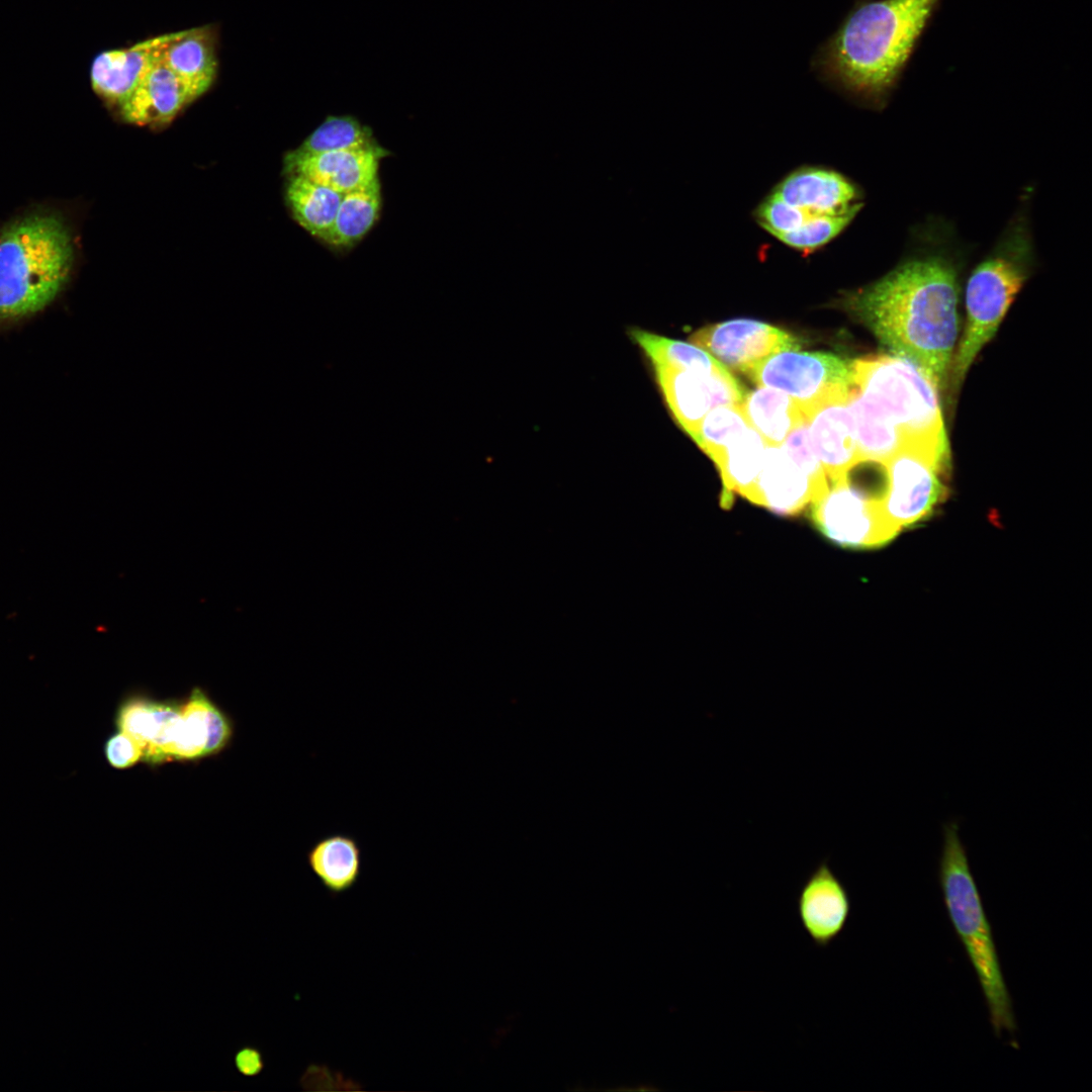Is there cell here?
I'll return each mask as SVG.
<instances>
[{
	"label": "cell",
	"instance_id": "1",
	"mask_svg": "<svg viewBox=\"0 0 1092 1092\" xmlns=\"http://www.w3.org/2000/svg\"><path fill=\"white\" fill-rule=\"evenodd\" d=\"M970 255L949 221L927 218L913 228L892 270L843 299L882 345L915 363L937 389L958 336L960 279Z\"/></svg>",
	"mask_w": 1092,
	"mask_h": 1092
},
{
	"label": "cell",
	"instance_id": "2",
	"mask_svg": "<svg viewBox=\"0 0 1092 1092\" xmlns=\"http://www.w3.org/2000/svg\"><path fill=\"white\" fill-rule=\"evenodd\" d=\"M940 2L855 0L812 57V70L855 102L883 110Z\"/></svg>",
	"mask_w": 1092,
	"mask_h": 1092
},
{
	"label": "cell",
	"instance_id": "3",
	"mask_svg": "<svg viewBox=\"0 0 1092 1092\" xmlns=\"http://www.w3.org/2000/svg\"><path fill=\"white\" fill-rule=\"evenodd\" d=\"M1032 194V188L1027 187L1001 235L967 279V321L952 361V392L959 389L975 357L994 336L1035 268L1037 256L1030 220Z\"/></svg>",
	"mask_w": 1092,
	"mask_h": 1092
},
{
	"label": "cell",
	"instance_id": "4",
	"mask_svg": "<svg viewBox=\"0 0 1092 1092\" xmlns=\"http://www.w3.org/2000/svg\"><path fill=\"white\" fill-rule=\"evenodd\" d=\"M74 245L63 217L36 210L0 231V326L32 315L64 289Z\"/></svg>",
	"mask_w": 1092,
	"mask_h": 1092
},
{
	"label": "cell",
	"instance_id": "5",
	"mask_svg": "<svg viewBox=\"0 0 1092 1092\" xmlns=\"http://www.w3.org/2000/svg\"><path fill=\"white\" fill-rule=\"evenodd\" d=\"M959 820L942 825L938 881L954 931L975 970L997 1036L1016 1028L1012 1000L1002 974L991 925L972 874Z\"/></svg>",
	"mask_w": 1092,
	"mask_h": 1092
},
{
	"label": "cell",
	"instance_id": "6",
	"mask_svg": "<svg viewBox=\"0 0 1092 1092\" xmlns=\"http://www.w3.org/2000/svg\"><path fill=\"white\" fill-rule=\"evenodd\" d=\"M856 389L901 431L905 445L947 447L937 387L912 361L896 356L852 360Z\"/></svg>",
	"mask_w": 1092,
	"mask_h": 1092
},
{
	"label": "cell",
	"instance_id": "7",
	"mask_svg": "<svg viewBox=\"0 0 1092 1092\" xmlns=\"http://www.w3.org/2000/svg\"><path fill=\"white\" fill-rule=\"evenodd\" d=\"M745 375L758 386L791 396L807 423L827 404L847 403L856 389L852 360L828 352L783 351L764 358Z\"/></svg>",
	"mask_w": 1092,
	"mask_h": 1092
},
{
	"label": "cell",
	"instance_id": "8",
	"mask_svg": "<svg viewBox=\"0 0 1092 1092\" xmlns=\"http://www.w3.org/2000/svg\"><path fill=\"white\" fill-rule=\"evenodd\" d=\"M947 463V447L910 444L883 464L886 485L880 506L898 533L929 518L944 499Z\"/></svg>",
	"mask_w": 1092,
	"mask_h": 1092
},
{
	"label": "cell",
	"instance_id": "9",
	"mask_svg": "<svg viewBox=\"0 0 1092 1092\" xmlns=\"http://www.w3.org/2000/svg\"><path fill=\"white\" fill-rule=\"evenodd\" d=\"M882 493L853 481L849 473L828 480L825 490L809 505V519L817 531L847 549L883 547L899 533L885 518Z\"/></svg>",
	"mask_w": 1092,
	"mask_h": 1092
},
{
	"label": "cell",
	"instance_id": "10",
	"mask_svg": "<svg viewBox=\"0 0 1092 1092\" xmlns=\"http://www.w3.org/2000/svg\"><path fill=\"white\" fill-rule=\"evenodd\" d=\"M654 369L674 419L693 440L711 410L741 405L747 393L730 370L705 374L662 365H655Z\"/></svg>",
	"mask_w": 1092,
	"mask_h": 1092
},
{
	"label": "cell",
	"instance_id": "11",
	"mask_svg": "<svg viewBox=\"0 0 1092 1092\" xmlns=\"http://www.w3.org/2000/svg\"><path fill=\"white\" fill-rule=\"evenodd\" d=\"M691 342L706 350L727 369L744 375L772 354L800 348L799 339L788 332L748 318L703 327L691 336Z\"/></svg>",
	"mask_w": 1092,
	"mask_h": 1092
},
{
	"label": "cell",
	"instance_id": "12",
	"mask_svg": "<svg viewBox=\"0 0 1092 1092\" xmlns=\"http://www.w3.org/2000/svg\"><path fill=\"white\" fill-rule=\"evenodd\" d=\"M772 193L808 216L853 219L863 206L861 188L843 174L807 166L788 174Z\"/></svg>",
	"mask_w": 1092,
	"mask_h": 1092
},
{
	"label": "cell",
	"instance_id": "13",
	"mask_svg": "<svg viewBox=\"0 0 1092 1092\" xmlns=\"http://www.w3.org/2000/svg\"><path fill=\"white\" fill-rule=\"evenodd\" d=\"M845 885L821 861L803 883L797 896L801 925L815 946L828 947L844 930L851 913Z\"/></svg>",
	"mask_w": 1092,
	"mask_h": 1092
},
{
	"label": "cell",
	"instance_id": "14",
	"mask_svg": "<svg viewBox=\"0 0 1092 1092\" xmlns=\"http://www.w3.org/2000/svg\"><path fill=\"white\" fill-rule=\"evenodd\" d=\"M174 34L166 33L129 48L107 50L96 55L90 67L93 91L106 105L118 110L162 56Z\"/></svg>",
	"mask_w": 1092,
	"mask_h": 1092
},
{
	"label": "cell",
	"instance_id": "15",
	"mask_svg": "<svg viewBox=\"0 0 1092 1092\" xmlns=\"http://www.w3.org/2000/svg\"><path fill=\"white\" fill-rule=\"evenodd\" d=\"M820 495L812 478L787 454L782 446L766 445L754 487L747 496L753 504L776 515H799Z\"/></svg>",
	"mask_w": 1092,
	"mask_h": 1092
},
{
	"label": "cell",
	"instance_id": "16",
	"mask_svg": "<svg viewBox=\"0 0 1092 1092\" xmlns=\"http://www.w3.org/2000/svg\"><path fill=\"white\" fill-rule=\"evenodd\" d=\"M388 153L378 145L309 157L285 155L284 170L299 174L344 194L378 177L380 160Z\"/></svg>",
	"mask_w": 1092,
	"mask_h": 1092
},
{
	"label": "cell",
	"instance_id": "17",
	"mask_svg": "<svg viewBox=\"0 0 1092 1092\" xmlns=\"http://www.w3.org/2000/svg\"><path fill=\"white\" fill-rule=\"evenodd\" d=\"M181 710L171 760H196L225 748L233 735L232 724L204 691L194 688Z\"/></svg>",
	"mask_w": 1092,
	"mask_h": 1092
},
{
	"label": "cell",
	"instance_id": "18",
	"mask_svg": "<svg viewBox=\"0 0 1092 1092\" xmlns=\"http://www.w3.org/2000/svg\"><path fill=\"white\" fill-rule=\"evenodd\" d=\"M193 100L188 88L165 65L161 56L118 112L123 120L135 125L162 126L171 122Z\"/></svg>",
	"mask_w": 1092,
	"mask_h": 1092
},
{
	"label": "cell",
	"instance_id": "19",
	"mask_svg": "<svg viewBox=\"0 0 1092 1092\" xmlns=\"http://www.w3.org/2000/svg\"><path fill=\"white\" fill-rule=\"evenodd\" d=\"M812 447L828 480L846 475L861 463L853 417L847 403L827 404L808 420Z\"/></svg>",
	"mask_w": 1092,
	"mask_h": 1092
},
{
	"label": "cell",
	"instance_id": "20",
	"mask_svg": "<svg viewBox=\"0 0 1092 1092\" xmlns=\"http://www.w3.org/2000/svg\"><path fill=\"white\" fill-rule=\"evenodd\" d=\"M162 61L196 99L209 89L217 72L215 39L210 26L175 32L162 53Z\"/></svg>",
	"mask_w": 1092,
	"mask_h": 1092
},
{
	"label": "cell",
	"instance_id": "21",
	"mask_svg": "<svg viewBox=\"0 0 1092 1092\" xmlns=\"http://www.w3.org/2000/svg\"><path fill=\"white\" fill-rule=\"evenodd\" d=\"M306 861L322 886L339 895L352 889L362 872V849L350 834L333 833L316 840L306 853Z\"/></svg>",
	"mask_w": 1092,
	"mask_h": 1092
},
{
	"label": "cell",
	"instance_id": "22",
	"mask_svg": "<svg viewBox=\"0 0 1092 1092\" xmlns=\"http://www.w3.org/2000/svg\"><path fill=\"white\" fill-rule=\"evenodd\" d=\"M766 445L762 437L749 427L712 458L723 483L722 507L729 508L735 493L747 498L759 475Z\"/></svg>",
	"mask_w": 1092,
	"mask_h": 1092
},
{
	"label": "cell",
	"instance_id": "23",
	"mask_svg": "<svg viewBox=\"0 0 1092 1092\" xmlns=\"http://www.w3.org/2000/svg\"><path fill=\"white\" fill-rule=\"evenodd\" d=\"M740 406L750 427L767 445L781 446L795 428L807 423L796 401L771 387L758 386L747 392Z\"/></svg>",
	"mask_w": 1092,
	"mask_h": 1092
},
{
	"label": "cell",
	"instance_id": "24",
	"mask_svg": "<svg viewBox=\"0 0 1092 1092\" xmlns=\"http://www.w3.org/2000/svg\"><path fill=\"white\" fill-rule=\"evenodd\" d=\"M847 405L853 417L861 462L885 464L904 447L901 431L871 398L855 389Z\"/></svg>",
	"mask_w": 1092,
	"mask_h": 1092
},
{
	"label": "cell",
	"instance_id": "25",
	"mask_svg": "<svg viewBox=\"0 0 1092 1092\" xmlns=\"http://www.w3.org/2000/svg\"><path fill=\"white\" fill-rule=\"evenodd\" d=\"M285 196L298 224L323 241L335 220L343 194L306 176L293 174L289 175Z\"/></svg>",
	"mask_w": 1092,
	"mask_h": 1092
},
{
	"label": "cell",
	"instance_id": "26",
	"mask_svg": "<svg viewBox=\"0 0 1092 1092\" xmlns=\"http://www.w3.org/2000/svg\"><path fill=\"white\" fill-rule=\"evenodd\" d=\"M381 206L378 177L344 193L335 220L323 241L334 248H347L360 241L374 225Z\"/></svg>",
	"mask_w": 1092,
	"mask_h": 1092
},
{
	"label": "cell",
	"instance_id": "27",
	"mask_svg": "<svg viewBox=\"0 0 1092 1092\" xmlns=\"http://www.w3.org/2000/svg\"><path fill=\"white\" fill-rule=\"evenodd\" d=\"M631 335L653 366L662 365L705 374L729 370L710 353L693 343L668 339L643 330H633Z\"/></svg>",
	"mask_w": 1092,
	"mask_h": 1092
},
{
	"label": "cell",
	"instance_id": "28",
	"mask_svg": "<svg viewBox=\"0 0 1092 1092\" xmlns=\"http://www.w3.org/2000/svg\"><path fill=\"white\" fill-rule=\"evenodd\" d=\"M372 131L356 118L328 116L295 150L291 157H309L320 154L361 149L375 146Z\"/></svg>",
	"mask_w": 1092,
	"mask_h": 1092
},
{
	"label": "cell",
	"instance_id": "29",
	"mask_svg": "<svg viewBox=\"0 0 1092 1092\" xmlns=\"http://www.w3.org/2000/svg\"><path fill=\"white\" fill-rule=\"evenodd\" d=\"M749 427L740 405H720L704 418L694 441L712 459Z\"/></svg>",
	"mask_w": 1092,
	"mask_h": 1092
},
{
	"label": "cell",
	"instance_id": "30",
	"mask_svg": "<svg viewBox=\"0 0 1092 1092\" xmlns=\"http://www.w3.org/2000/svg\"><path fill=\"white\" fill-rule=\"evenodd\" d=\"M851 221L848 217L811 216L779 241L796 251L811 253L835 239Z\"/></svg>",
	"mask_w": 1092,
	"mask_h": 1092
},
{
	"label": "cell",
	"instance_id": "31",
	"mask_svg": "<svg viewBox=\"0 0 1092 1092\" xmlns=\"http://www.w3.org/2000/svg\"><path fill=\"white\" fill-rule=\"evenodd\" d=\"M757 223L778 240L796 231L811 216L775 195H767L755 208Z\"/></svg>",
	"mask_w": 1092,
	"mask_h": 1092
},
{
	"label": "cell",
	"instance_id": "32",
	"mask_svg": "<svg viewBox=\"0 0 1092 1092\" xmlns=\"http://www.w3.org/2000/svg\"><path fill=\"white\" fill-rule=\"evenodd\" d=\"M787 454L812 478L820 494L828 485L825 470L811 444L808 423L795 428L781 445Z\"/></svg>",
	"mask_w": 1092,
	"mask_h": 1092
},
{
	"label": "cell",
	"instance_id": "33",
	"mask_svg": "<svg viewBox=\"0 0 1092 1092\" xmlns=\"http://www.w3.org/2000/svg\"><path fill=\"white\" fill-rule=\"evenodd\" d=\"M151 714L152 699L141 695L126 697L115 714V725L118 731L133 738L144 748V752L148 741Z\"/></svg>",
	"mask_w": 1092,
	"mask_h": 1092
},
{
	"label": "cell",
	"instance_id": "34",
	"mask_svg": "<svg viewBox=\"0 0 1092 1092\" xmlns=\"http://www.w3.org/2000/svg\"><path fill=\"white\" fill-rule=\"evenodd\" d=\"M103 751L108 764L116 769L131 767L144 757V748L121 731L106 739Z\"/></svg>",
	"mask_w": 1092,
	"mask_h": 1092
},
{
	"label": "cell",
	"instance_id": "35",
	"mask_svg": "<svg viewBox=\"0 0 1092 1092\" xmlns=\"http://www.w3.org/2000/svg\"><path fill=\"white\" fill-rule=\"evenodd\" d=\"M237 1071L248 1078L260 1075L265 1068V1061L261 1050L255 1045L240 1048L234 1057Z\"/></svg>",
	"mask_w": 1092,
	"mask_h": 1092
}]
</instances>
